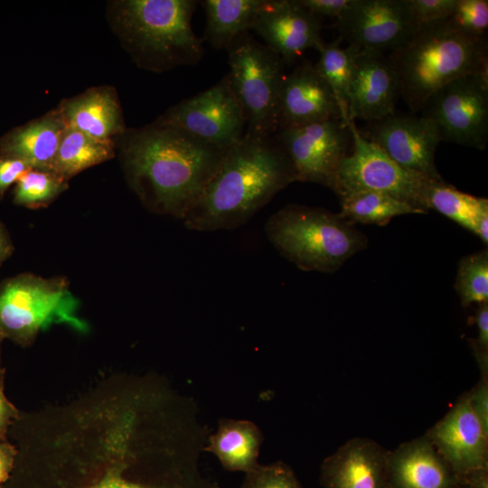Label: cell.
Here are the masks:
<instances>
[{"label": "cell", "mask_w": 488, "mask_h": 488, "mask_svg": "<svg viewBox=\"0 0 488 488\" xmlns=\"http://www.w3.org/2000/svg\"><path fill=\"white\" fill-rule=\"evenodd\" d=\"M324 488H390L388 450L370 438L354 437L322 463Z\"/></svg>", "instance_id": "ac0fdd59"}, {"label": "cell", "mask_w": 488, "mask_h": 488, "mask_svg": "<svg viewBox=\"0 0 488 488\" xmlns=\"http://www.w3.org/2000/svg\"><path fill=\"white\" fill-rule=\"evenodd\" d=\"M306 10L318 17L329 16L338 19L353 4L354 0H297Z\"/></svg>", "instance_id": "e575fe53"}, {"label": "cell", "mask_w": 488, "mask_h": 488, "mask_svg": "<svg viewBox=\"0 0 488 488\" xmlns=\"http://www.w3.org/2000/svg\"><path fill=\"white\" fill-rule=\"evenodd\" d=\"M13 252L14 244L11 237L5 225L0 222V267L12 256Z\"/></svg>", "instance_id": "f35d334b"}, {"label": "cell", "mask_w": 488, "mask_h": 488, "mask_svg": "<svg viewBox=\"0 0 488 488\" xmlns=\"http://www.w3.org/2000/svg\"><path fill=\"white\" fill-rule=\"evenodd\" d=\"M459 488H466V487H465V485H463V484L460 483Z\"/></svg>", "instance_id": "60d3db41"}, {"label": "cell", "mask_w": 488, "mask_h": 488, "mask_svg": "<svg viewBox=\"0 0 488 488\" xmlns=\"http://www.w3.org/2000/svg\"><path fill=\"white\" fill-rule=\"evenodd\" d=\"M446 20L462 33L474 39L486 40L488 1L456 0Z\"/></svg>", "instance_id": "f546056e"}, {"label": "cell", "mask_w": 488, "mask_h": 488, "mask_svg": "<svg viewBox=\"0 0 488 488\" xmlns=\"http://www.w3.org/2000/svg\"><path fill=\"white\" fill-rule=\"evenodd\" d=\"M345 122L352 134V146L341 163L331 189L339 197L363 191L386 193L427 212L429 189L439 181L399 165L361 135L355 121Z\"/></svg>", "instance_id": "ba28073f"}, {"label": "cell", "mask_w": 488, "mask_h": 488, "mask_svg": "<svg viewBox=\"0 0 488 488\" xmlns=\"http://www.w3.org/2000/svg\"><path fill=\"white\" fill-rule=\"evenodd\" d=\"M250 30L286 64L293 63L307 49L319 52L324 44L321 18L297 0H264Z\"/></svg>", "instance_id": "5bb4252c"}, {"label": "cell", "mask_w": 488, "mask_h": 488, "mask_svg": "<svg viewBox=\"0 0 488 488\" xmlns=\"http://www.w3.org/2000/svg\"><path fill=\"white\" fill-rule=\"evenodd\" d=\"M340 216L348 223L385 225L392 218L407 214H425L424 211L391 195L363 191L340 197Z\"/></svg>", "instance_id": "484cf974"}, {"label": "cell", "mask_w": 488, "mask_h": 488, "mask_svg": "<svg viewBox=\"0 0 488 488\" xmlns=\"http://www.w3.org/2000/svg\"><path fill=\"white\" fill-rule=\"evenodd\" d=\"M340 214L290 204L266 222L270 243L305 271L333 272L366 246V238Z\"/></svg>", "instance_id": "5b68a950"}, {"label": "cell", "mask_w": 488, "mask_h": 488, "mask_svg": "<svg viewBox=\"0 0 488 488\" xmlns=\"http://www.w3.org/2000/svg\"><path fill=\"white\" fill-rule=\"evenodd\" d=\"M466 395L470 408L488 433V376H481L477 384Z\"/></svg>", "instance_id": "836d02e7"}, {"label": "cell", "mask_w": 488, "mask_h": 488, "mask_svg": "<svg viewBox=\"0 0 488 488\" xmlns=\"http://www.w3.org/2000/svg\"><path fill=\"white\" fill-rule=\"evenodd\" d=\"M68 188V181L51 170L30 169L16 182L14 203L29 209L48 206Z\"/></svg>", "instance_id": "83f0119b"}, {"label": "cell", "mask_w": 488, "mask_h": 488, "mask_svg": "<svg viewBox=\"0 0 488 488\" xmlns=\"http://www.w3.org/2000/svg\"><path fill=\"white\" fill-rule=\"evenodd\" d=\"M5 338L0 333V355H1V344ZM0 378H4V370L1 368V358H0Z\"/></svg>", "instance_id": "ab89813d"}, {"label": "cell", "mask_w": 488, "mask_h": 488, "mask_svg": "<svg viewBox=\"0 0 488 488\" xmlns=\"http://www.w3.org/2000/svg\"><path fill=\"white\" fill-rule=\"evenodd\" d=\"M122 136L121 162L131 189L149 211L182 221L228 152L155 123Z\"/></svg>", "instance_id": "6da1fadb"}, {"label": "cell", "mask_w": 488, "mask_h": 488, "mask_svg": "<svg viewBox=\"0 0 488 488\" xmlns=\"http://www.w3.org/2000/svg\"><path fill=\"white\" fill-rule=\"evenodd\" d=\"M417 27L447 19L456 0H404Z\"/></svg>", "instance_id": "1f68e13d"}, {"label": "cell", "mask_w": 488, "mask_h": 488, "mask_svg": "<svg viewBox=\"0 0 488 488\" xmlns=\"http://www.w3.org/2000/svg\"><path fill=\"white\" fill-rule=\"evenodd\" d=\"M474 319L477 338L471 340V345L481 376H488V302L479 305Z\"/></svg>", "instance_id": "d6a6232c"}, {"label": "cell", "mask_w": 488, "mask_h": 488, "mask_svg": "<svg viewBox=\"0 0 488 488\" xmlns=\"http://www.w3.org/2000/svg\"><path fill=\"white\" fill-rule=\"evenodd\" d=\"M155 123L179 128L223 150L238 144L247 127L228 74L208 89L171 107Z\"/></svg>", "instance_id": "30bf717a"}, {"label": "cell", "mask_w": 488, "mask_h": 488, "mask_svg": "<svg viewBox=\"0 0 488 488\" xmlns=\"http://www.w3.org/2000/svg\"><path fill=\"white\" fill-rule=\"evenodd\" d=\"M425 435L460 482L488 468V433L470 408L466 393Z\"/></svg>", "instance_id": "9a60e30c"}, {"label": "cell", "mask_w": 488, "mask_h": 488, "mask_svg": "<svg viewBox=\"0 0 488 488\" xmlns=\"http://www.w3.org/2000/svg\"><path fill=\"white\" fill-rule=\"evenodd\" d=\"M396 72L400 97L413 112L450 81L488 73L486 40L471 38L446 19L418 28L410 42L388 56Z\"/></svg>", "instance_id": "3957f363"}, {"label": "cell", "mask_w": 488, "mask_h": 488, "mask_svg": "<svg viewBox=\"0 0 488 488\" xmlns=\"http://www.w3.org/2000/svg\"><path fill=\"white\" fill-rule=\"evenodd\" d=\"M32 169L24 162L9 156H0V198L6 190Z\"/></svg>", "instance_id": "d590c367"}, {"label": "cell", "mask_w": 488, "mask_h": 488, "mask_svg": "<svg viewBox=\"0 0 488 488\" xmlns=\"http://www.w3.org/2000/svg\"><path fill=\"white\" fill-rule=\"evenodd\" d=\"M295 181L290 160L273 136L245 134L183 221L197 231L239 228Z\"/></svg>", "instance_id": "7a4b0ae2"}, {"label": "cell", "mask_w": 488, "mask_h": 488, "mask_svg": "<svg viewBox=\"0 0 488 488\" xmlns=\"http://www.w3.org/2000/svg\"><path fill=\"white\" fill-rule=\"evenodd\" d=\"M331 118H343L342 110L314 64L302 63L286 74L278 99L277 131Z\"/></svg>", "instance_id": "e0dca14e"}, {"label": "cell", "mask_w": 488, "mask_h": 488, "mask_svg": "<svg viewBox=\"0 0 488 488\" xmlns=\"http://www.w3.org/2000/svg\"><path fill=\"white\" fill-rule=\"evenodd\" d=\"M67 126L59 110L17 127L0 138V156L19 159L33 169L51 170Z\"/></svg>", "instance_id": "44dd1931"}, {"label": "cell", "mask_w": 488, "mask_h": 488, "mask_svg": "<svg viewBox=\"0 0 488 488\" xmlns=\"http://www.w3.org/2000/svg\"><path fill=\"white\" fill-rule=\"evenodd\" d=\"M264 0H204V41L215 50L227 49L240 33L250 31Z\"/></svg>", "instance_id": "603a6c76"}, {"label": "cell", "mask_w": 488, "mask_h": 488, "mask_svg": "<svg viewBox=\"0 0 488 488\" xmlns=\"http://www.w3.org/2000/svg\"><path fill=\"white\" fill-rule=\"evenodd\" d=\"M421 117L436 127L441 141L483 150L488 141V73L463 76L433 93Z\"/></svg>", "instance_id": "9c48e42d"}, {"label": "cell", "mask_w": 488, "mask_h": 488, "mask_svg": "<svg viewBox=\"0 0 488 488\" xmlns=\"http://www.w3.org/2000/svg\"><path fill=\"white\" fill-rule=\"evenodd\" d=\"M263 440L262 431L254 422L220 418L203 451L213 454L227 471L247 474L258 465Z\"/></svg>", "instance_id": "7402d4cb"}, {"label": "cell", "mask_w": 488, "mask_h": 488, "mask_svg": "<svg viewBox=\"0 0 488 488\" xmlns=\"http://www.w3.org/2000/svg\"><path fill=\"white\" fill-rule=\"evenodd\" d=\"M427 208L434 209L488 241V200L461 192L443 181L435 182L427 194Z\"/></svg>", "instance_id": "cb8c5ba5"}, {"label": "cell", "mask_w": 488, "mask_h": 488, "mask_svg": "<svg viewBox=\"0 0 488 488\" xmlns=\"http://www.w3.org/2000/svg\"><path fill=\"white\" fill-rule=\"evenodd\" d=\"M334 27L349 45L381 53L404 47L418 30L404 0H354Z\"/></svg>", "instance_id": "7c38bea8"}, {"label": "cell", "mask_w": 488, "mask_h": 488, "mask_svg": "<svg viewBox=\"0 0 488 488\" xmlns=\"http://www.w3.org/2000/svg\"><path fill=\"white\" fill-rule=\"evenodd\" d=\"M389 158L409 171L442 181L435 154L441 141L436 126L423 117L393 114L360 130Z\"/></svg>", "instance_id": "4fadbf2b"}, {"label": "cell", "mask_w": 488, "mask_h": 488, "mask_svg": "<svg viewBox=\"0 0 488 488\" xmlns=\"http://www.w3.org/2000/svg\"><path fill=\"white\" fill-rule=\"evenodd\" d=\"M59 110L67 127L104 141L123 135L127 130L120 103L110 87H97L66 99Z\"/></svg>", "instance_id": "ffe728a7"}, {"label": "cell", "mask_w": 488, "mask_h": 488, "mask_svg": "<svg viewBox=\"0 0 488 488\" xmlns=\"http://www.w3.org/2000/svg\"><path fill=\"white\" fill-rule=\"evenodd\" d=\"M461 304L468 306L488 301V252L483 249L461 259L455 285Z\"/></svg>", "instance_id": "f1b7e54d"}, {"label": "cell", "mask_w": 488, "mask_h": 488, "mask_svg": "<svg viewBox=\"0 0 488 488\" xmlns=\"http://www.w3.org/2000/svg\"><path fill=\"white\" fill-rule=\"evenodd\" d=\"M198 1L127 0L117 4L118 31L143 67L164 70L193 66L203 57V40L192 30Z\"/></svg>", "instance_id": "277c9868"}, {"label": "cell", "mask_w": 488, "mask_h": 488, "mask_svg": "<svg viewBox=\"0 0 488 488\" xmlns=\"http://www.w3.org/2000/svg\"><path fill=\"white\" fill-rule=\"evenodd\" d=\"M343 39L324 43L319 51L320 57L314 67L333 91L342 110L343 120H350L348 95L354 63L360 50L352 45L343 47Z\"/></svg>", "instance_id": "4316f807"}, {"label": "cell", "mask_w": 488, "mask_h": 488, "mask_svg": "<svg viewBox=\"0 0 488 488\" xmlns=\"http://www.w3.org/2000/svg\"><path fill=\"white\" fill-rule=\"evenodd\" d=\"M226 50L228 75L247 119L245 134L273 136L278 129V99L286 64L249 31L237 36Z\"/></svg>", "instance_id": "52a82bcc"}, {"label": "cell", "mask_w": 488, "mask_h": 488, "mask_svg": "<svg viewBox=\"0 0 488 488\" xmlns=\"http://www.w3.org/2000/svg\"><path fill=\"white\" fill-rule=\"evenodd\" d=\"M18 455L17 448L7 439H0V488L10 479Z\"/></svg>", "instance_id": "8d00e7d4"}, {"label": "cell", "mask_w": 488, "mask_h": 488, "mask_svg": "<svg viewBox=\"0 0 488 488\" xmlns=\"http://www.w3.org/2000/svg\"><path fill=\"white\" fill-rule=\"evenodd\" d=\"M20 417L18 409L7 399L4 392V378H0V439H7L11 426Z\"/></svg>", "instance_id": "74e56055"}, {"label": "cell", "mask_w": 488, "mask_h": 488, "mask_svg": "<svg viewBox=\"0 0 488 488\" xmlns=\"http://www.w3.org/2000/svg\"><path fill=\"white\" fill-rule=\"evenodd\" d=\"M399 97L398 78L388 56L360 50L348 95L349 119L371 122L391 116Z\"/></svg>", "instance_id": "2e32d148"}, {"label": "cell", "mask_w": 488, "mask_h": 488, "mask_svg": "<svg viewBox=\"0 0 488 488\" xmlns=\"http://www.w3.org/2000/svg\"><path fill=\"white\" fill-rule=\"evenodd\" d=\"M239 488H303L292 468L282 461L258 465L245 474Z\"/></svg>", "instance_id": "4dcf8cb0"}, {"label": "cell", "mask_w": 488, "mask_h": 488, "mask_svg": "<svg viewBox=\"0 0 488 488\" xmlns=\"http://www.w3.org/2000/svg\"><path fill=\"white\" fill-rule=\"evenodd\" d=\"M78 305L65 278L21 273L0 283V333L23 347L54 324L85 333L89 328L78 316Z\"/></svg>", "instance_id": "8992f818"}, {"label": "cell", "mask_w": 488, "mask_h": 488, "mask_svg": "<svg viewBox=\"0 0 488 488\" xmlns=\"http://www.w3.org/2000/svg\"><path fill=\"white\" fill-rule=\"evenodd\" d=\"M273 136L288 156L296 181L330 188L341 163L352 146L350 128L343 118L286 127Z\"/></svg>", "instance_id": "8fae6325"}, {"label": "cell", "mask_w": 488, "mask_h": 488, "mask_svg": "<svg viewBox=\"0 0 488 488\" xmlns=\"http://www.w3.org/2000/svg\"><path fill=\"white\" fill-rule=\"evenodd\" d=\"M115 155L113 141L99 140L66 127L51 171L68 181L79 173Z\"/></svg>", "instance_id": "d4e9b609"}, {"label": "cell", "mask_w": 488, "mask_h": 488, "mask_svg": "<svg viewBox=\"0 0 488 488\" xmlns=\"http://www.w3.org/2000/svg\"><path fill=\"white\" fill-rule=\"evenodd\" d=\"M390 488H459L460 480L423 436L388 451Z\"/></svg>", "instance_id": "d6986e66"}]
</instances>
